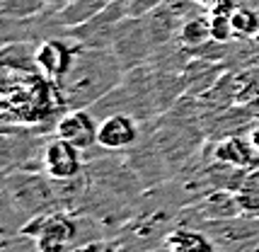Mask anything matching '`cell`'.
I'll return each instance as SVG.
<instances>
[{"instance_id":"8","label":"cell","mask_w":259,"mask_h":252,"mask_svg":"<svg viewBox=\"0 0 259 252\" xmlns=\"http://www.w3.org/2000/svg\"><path fill=\"white\" fill-rule=\"evenodd\" d=\"M97 129H100V124L95 121V114L90 109H68L54 126L58 138L73 143L82 153L97 146Z\"/></svg>"},{"instance_id":"4","label":"cell","mask_w":259,"mask_h":252,"mask_svg":"<svg viewBox=\"0 0 259 252\" xmlns=\"http://www.w3.org/2000/svg\"><path fill=\"white\" fill-rule=\"evenodd\" d=\"M34 49L36 46H29L27 41L0 44V102L44 75L34 61Z\"/></svg>"},{"instance_id":"7","label":"cell","mask_w":259,"mask_h":252,"mask_svg":"<svg viewBox=\"0 0 259 252\" xmlns=\"http://www.w3.org/2000/svg\"><path fill=\"white\" fill-rule=\"evenodd\" d=\"M75 54H78V44L70 36L68 39H63V36H46L44 41L34 49V61H36L39 70L49 80L61 82L73 68Z\"/></svg>"},{"instance_id":"15","label":"cell","mask_w":259,"mask_h":252,"mask_svg":"<svg viewBox=\"0 0 259 252\" xmlns=\"http://www.w3.org/2000/svg\"><path fill=\"white\" fill-rule=\"evenodd\" d=\"M49 10V0H0V15L10 20H34Z\"/></svg>"},{"instance_id":"9","label":"cell","mask_w":259,"mask_h":252,"mask_svg":"<svg viewBox=\"0 0 259 252\" xmlns=\"http://www.w3.org/2000/svg\"><path fill=\"white\" fill-rule=\"evenodd\" d=\"M138 121L136 116L116 112L107 114L97 129V146L104 150H126L138 143Z\"/></svg>"},{"instance_id":"16","label":"cell","mask_w":259,"mask_h":252,"mask_svg":"<svg viewBox=\"0 0 259 252\" xmlns=\"http://www.w3.org/2000/svg\"><path fill=\"white\" fill-rule=\"evenodd\" d=\"M233 32L237 39H252L259 36V10L247 8V5H235L230 12Z\"/></svg>"},{"instance_id":"17","label":"cell","mask_w":259,"mask_h":252,"mask_svg":"<svg viewBox=\"0 0 259 252\" xmlns=\"http://www.w3.org/2000/svg\"><path fill=\"white\" fill-rule=\"evenodd\" d=\"M70 0H49V10L51 12H56V10H61L63 5H68Z\"/></svg>"},{"instance_id":"13","label":"cell","mask_w":259,"mask_h":252,"mask_svg":"<svg viewBox=\"0 0 259 252\" xmlns=\"http://www.w3.org/2000/svg\"><path fill=\"white\" fill-rule=\"evenodd\" d=\"M257 148L252 146V141H245V138H226L215 146L213 158L218 162H226V165H233V167H240L245 170L252 162H257Z\"/></svg>"},{"instance_id":"5","label":"cell","mask_w":259,"mask_h":252,"mask_svg":"<svg viewBox=\"0 0 259 252\" xmlns=\"http://www.w3.org/2000/svg\"><path fill=\"white\" fill-rule=\"evenodd\" d=\"M128 20V8L124 0H112L100 15H95L80 27L68 29V36L85 49H112L119 24Z\"/></svg>"},{"instance_id":"2","label":"cell","mask_w":259,"mask_h":252,"mask_svg":"<svg viewBox=\"0 0 259 252\" xmlns=\"http://www.w3.org/2000/svg\"><path fill=\"white\" fill-rule=\"evenodd\" d=\"M51 177L39 170H15L3 182L8 201L15 211H20L24 218H32L41 211H49V204L54 201V187Z\"/></svg>"},{"instance_id":"10","label":"cell","mask_w":259,"mask_h":252,"mask_svg":"<svg viewBox=\"0 0 259 252\" xmlns=\"http://www.w3.org/2000/svg\"><path fill=\"white\" fill-rule=\"evenodd\" d=\"M194 211H201L199 218L201 221H226V218H235L242 214V204L237 194L230 189H215L211 194L201 196V201L194 206Z\"/></svg>"},{"instance_id":"18","label":"cell","mask_w":259,"mask_h":252,"mask_svg":"<svg viewBox=\"0 0 259 252\" xmlns=\"http://www.w3.org/2000/svg\"><path fill=\"white\" fill-rule=\"evenodd\" d=\"M199 8H215L218 3H223V0H194Z\"/></svg>"},{"instance_id":"6","label":"cell","mask_w":259,"mask_h":252,"mask_svg":"<svg viewBox=\"0 0 259 252\" xmlns=\"http://www.w3.org/2000/svg\"><path fill=\"white\" fill-rule=\"evenodd\" d=\"M82 165H85L82 150L75 148L73 143H68L58 136L44 143L41 172L49 175L54 182H73L75 177H80Z\"/></svg>"},{"instance_id":"11","label":"cell","mask_w":259,"mask_h":252,"mask_svg":"<svg viewBox=\"0 0 259 252\" xmlns=\"http://www.w3.org/2000/svg\"><path fill=\"white\" fill-rule=\"evenodd\" d=\"M112 0H70L68 5H63L61 10L51 12L54 15V22L56 27H63V29H73V27H80L88 20H92L95 15H100Z\"/></svg>"},{"instance_id":"1","label":"cell","mask_w":259,"mask_h":252,"mask_svg":"<svg viewBox=\"0 0 259 252\" xmlns=\"http://www.w3.org/2000/svg\"><path fill=\"white\" fill-rule=\"evenodd\" d=\"M124 73L126 68L112 49L78 46L73 68L58 82L63 102L68 109H88L124 80Z\"/></svg>"},{"instance_id":"12","label":"cell","mask_w":259,"mask_h":252,"mask_svg":"<svg viewBox=\"0 0 259 252\" xmlns=\"http://www.w3.org/2000/svg\"><path fill=\"white\" fill-rule=\"evenodd\" d=\"M167 252H218L213 238L206 230L196 228H175L165 238Z\"/></svg>"},{"instance_id":"14","label":"cell","mask_w":259,"mask_h":252,"mask_svg":"<svg viewBox=\"0 0 259 252\" xmlns=\"http://www.w3.org/2000/svg\"><path fill=\"white\" fill-rule=\"evenodd\" d=\"M177 44L187 51H199L201 46H206L211 39V20L206 15H194L189 20H184L177 29Z\"/></svg>"},{"instance_id":"19","label":"cell","mask_w":259,"mask_h":252,"mask_svg":"<svg viewBox=\"0 0 259 252\" xmlns=\"http://www.w3.org/2000/svg\"><path fill=\"white\" fill-rule=\"evenodd\" d=\"M249 141H252V146H254V148H257V153H259V129H257V131H252Z\"/></svg>"},{"instance_id":"3","label":"cell","mask_w":259,"mask_h":252,"mask_svg":"<svg viewBox=\"0 0 259 252\" xmlns=\"http://www.w3.org/2000/svg\"><path fill=\"white\" fill-rule=\"evenodd\" d=\"M20 233L32 238L39 252H70L78 238V223L66 211H41L27 218Z\"/></svg>"}]
</instances>
